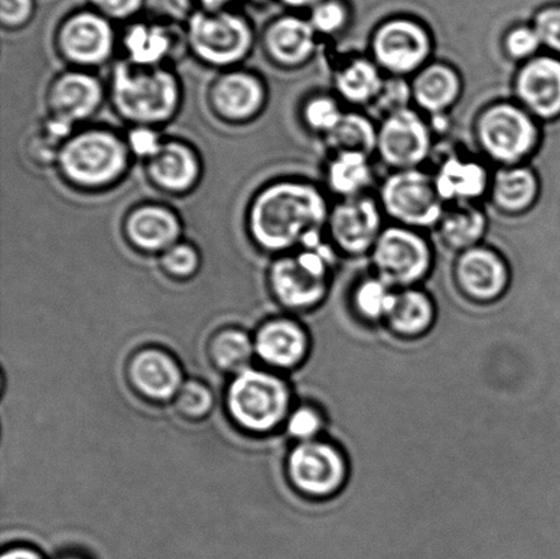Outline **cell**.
<instances>
[{"label":"cell","instance_id":"6da1fadb","mask_svg":"<svg viewBox=\"0 0 560 559\" xmlns=\"http://www.w3.org/2000/svg\"><path fill=\"white\" fill-rule=\"evenodd\" d=\"M320 186L306 179L283 178L261 186L246 210V232L265 254L280 256L326 243L331 211Z\"/></svg>","mask_w":560,"mask_h":559},{"label":"cell","instance_id":"7a4b0ae2","mask_svg":"<svg viewBox=\"0 0 560 559\" xmlns=\"http://www.w3.org/2000/svg\"><path fill=\"white\" fill-rule=\"evenodd\" d=\"M108 102L126 124L159 129L177 117L184 102V88L173 66L144 68L114 63L107 82Z\"/></svg>","mask_w":560,"mask_h":559},{"label":"cell","instance_id":"3957f363","mask_svg":"<svg viewBox=\"0 0 560 559\" xmlns=\"http://www.w3.org/2000/svg\"><path fill=\"white\" fill-rule=\"evenodd\" d=\"M133 159L126 136L104 126H84L66 140L54 167L70 188L96 194L122 183Z\"/></svg>","mask_w":560,"mask_h":559},{"label":"cell","instance_id":"277c9868","mask_svg":"<svg viewBox=\"0 0 560 559\" xmlns=\"http://www.w3.org/2000/svg\"><path fill=\"white\" fill-rule=\"evenodd\" d=\"M474 136L477 147L498 167L528 164L539 151L541 123L514 101L488 104L477 114Z\"/></svg>","mask_w":560,"mask_h":559},{"label":"cell","instance_id":"5b68a950","mask_svg":"<svg viewBox=\"0 0 560 559\" xmlns=\"http://www.w3.org/2000/svg\"><path fill=\"white\" fill-rule=\"evenodd\" d=\"M335 255L337 252L326 241L316 248L276 256L268 268L273 298L290 310H307L320 303L331 283Z\"/></svg>","mask_w":560,"mask_h":559},{"label":"cell","instance_id":"8992f818","mask_svg":"<svg viewBox=\"0 0 560 559\" xmlns=\"http://www.w3.org/2000/svg\"><path fill=\"white\" fill-rule=\"evenodd\" d=\"M188 53L208 68H240L255 48V32L248 21L230 11H197L186 25Z\"/></svg>","mask_w":560,"mask_h":559},{"label":"cell","instance_id":"52a82bcc","mask_svg":"<svg viewBox=\"0 0 560 559\" xmlns=\"http://www.w3.org/2000/svg\"><path fill=\"white\" fill-rule=\"evenodd\" d=\"M370 49V57L384 74L410 80L432 62L435 38L422 20L389 16L373 30Z\"/></svg>","mask_w":560,"mask_h":559},{"label":"cell","instance_id":"ba28073f","mask_svg":"<svg viewBox=\"0 0 560 559\" xmlns=\"http://www.w3.org/2000/svg\"><path fill=\"white\" fill-rule=\"evenodd\" d=\"M378 201L393 224L420 230H435L446 211L438 194L435 179L424 168L398 170L384 178Z\"/></svg>","mask_w":560,"mask_h":559},{"label":"cell","instance_id":"9c48e42d","mask_svg":"<svg viewBox=\"0 0 560 559\" xmlns=\"http://www.w3.org/2000/svg\"><path fill=\"white\" fill-rule=\"evenodd\" d=\"M368 257L373 273L399 290L416 288L428 277L435 261V252L425 232L389 224Z\"/></svg>","mask_w":560,"mask_h":559},{"label":"cell","instance_id":"30bf717a","mask_svg":"<svg viewBox=\"0 0 560 559\" xmlns=\"http://www.w3.org/2000/svg\"><path fill=\"white\" fill-rule=\"evenodd\" d=\"M290 393L280 377L249 369L235 375L228 392L233 420L252 432H268L288 416Z\"/></svg>","mask_w":560,"mask_h":559},{"label":"cell","instance_id":"8fae6325","mask_svg":"<svg viewBox=\"0 0 560 559\" xmlns=\"http://www.w3.org/2000/svg\"><path fill=\"white\" fill-rule=\"evenodd\" d=\"M377 196L364 195L335 202L329 211L326 237L337 255L370 256L373 246L386 229Z\"/></svg>","mask_w":560,"mask_h":559},{"label":"cell","instance_id":"7c38bea8","mask_svg":"<svg viewBox=\"0 0 560 559\" xmlns=\"http://www.w3.org/2000/svg\"><path fill=\"white\" fill-rule=\"evenodd\" d=\"M55 48L68 68L95 71L112 62L117 36L106 16L97 11H81L59 26Z\"/></svg>","mask_w":560,"mask_h":559},{"label":"cell","instance_id":"4fadbf2b","mask_svg":"<svg viewBox=\"0 0 560 559\" xmlns=\"http://www.w3.org/2000/svg\"><path fill=\"white\" fill-rule=\"evenodd\" d=\"M432 151L433 129L419 109L405 108L378 123L375 155L392 172L422 168Z\"/></svg>","mask_w":560,"mask_h":559},{"label":"cell","instance_id":"5bb4252c","mask_svg":"<svg viewBox=\"0 0 560 559\" xmlns=\"http://www.w3.org/2000/svg\"><path fill=\"white\" fill-rule=\"evenodd\" d=\"M108 101L107 84L95 71L68 68L49 82L44 96L47 117L79 129Z\"/></svg>","mask_w":560,"mask_h":559},{"label":"cell","instance_id":"9a60e30c","mask_svg":"<svg viewBox=\"0 0 560 559\" xmlns=\"http://www.w3.org/2000/svg\"><path fill=\"white\" fill-rule=\"evenodd\" d=\"M268 86L260 74L243 68L223 70L208 86L211 113L229 125H248L260 117L268 104Z\"/></svg>","mask_w":560,"mask_h":559},{"label":"cell","instance_id":"2e32d148","mask_svg":"<svg viewBox=\"0 0 560 559\" xmlns=\"http://www.w3.org/2000/svg\"><path fill=\"white\" fill-rule=\"evenodd\" d=\"M513 95L539 123L560 119V57L541 53L520 65L513 80Z\"/></svg>","mask_w":560,"mask_h":559},{"label":"cell","instance_id":"e0dca14e","mask_svg":"<svg viewBox=\"0 0 560 559\" xmlns=\"http://www.w3.org/2000/svg\"><path fill=\"white\" fill-rule=\"evenodd\" d=\"M122 235L131 249L158 257L184 238L179 213L162 202H141L122 219Z\"/></svg>","mask_w":560,"mask_h":559},{"label":"cell","instance_id":"ac0fdd59","mask_svg":"<svg viewBox=\"0 0 560 559\" xmlns=\"http://www.w3.org/2000/svg\"><path fill=\"white\" fill-rule=\"evenodd\" d=\"M147 179L162 194L186 196L200 185L202 161L188 141L164 137L155 155L144 162Z\"/></svg>","mask_w":560,"mask_h":559},{"label":"cell","instance_id":"d6986e66","mask_svg":"<svg viewBox=\"0 0 560 559\" xmlns=\"http://www.w3.org/2000/svg\"><path fill=\"white\" fill-rule=\"evenodd\" d=\"M293 485L305 494L329 496L343 484L346 468L337 449L326 443L301 442L288 463Z\"/></svg>","mask_w":560,"mask_h":559},{"label":"cell","instance_id":"ffe728a7","mask_svg":"<svg viewBox=\"0 0 560 559\" xmlns=\"http://www.w3.org/2000/svg\"><path fill=\"white\" fill-rule=\"evenodd\" d=\"M454 277L459 289L470 299L492 301L506 292L510 268L497 249L479 245L458 254Z\"/></svg>","mask_w":560,"mask_h":559},{"label":"cell","instance_id":"44dd1931","mask_svg":"<svg viewBox=\"0 0 560 559\" xmlns=\"http://www.w3.org/2000/svg\"><path fill=\"white\" fill-rule=\"evenodd\" d=\"M444 205L470 206L490 195L492 173L479 159L448 153L432 173Z\"/></svg>","mask_w":560,"mask_h":559},{"label":"cell","instance_id":"7402d4cb","mask_svg":"<svg viewBox=\"0 0 560 559\" xmlns=\"http://www.w3.org/2000/svg\"><path fill=\"white\" fill-rule=\"evenodd\" d=\"M125 60L144 68L173 66L188 51L186 32L156 22H136L122 36Z\"/></svg>","mask_w":560,"mask_h":559},{"label":"cell","instance_id":"603a6c76","mask_svg":"<svg viewBox=\"0 0 560 559\" xmlns=\"http://www.w3.org/2000/svg\"><path fill=\"white\" fill-rule=\"evenodd\" d=\"M318 35L310 20L295 15L273 20L262 33V51L272 66L283 70L304 68L317 53Z\"/></svg>","mask_w":560,"mask_h":559},{"label":"cell","instance_id":"cb8c5ba5","mask_svg":"<svg viewBox=\"0 0 560 559\" xmlns=\"http://www.w3.org/2000/svg\"><path fill=\"white\" fill-rule=\"evenodd\" d=\"M410 86L413 107L431 118L446 117L464 92L459 71L450 63L435 60L411 77Z\"/></svg>","mask_w":560,"mask_h":559},{"label":"cell","instance_id":"d4e9b609","mask_svg":"<svg viewBox=\"0 0 560 559\" xmlns=\"http://www.w3.org/2000/svg\"><path fill=\"white\" fill-rule=\"evenodd\" d=\"M128 376L141 396L161 403L177 397L185 383L177 361L161 349L136 353L130 360Z\"/></svg>","mask_w":560,"mask_h":559},{"label":"cell","instance_id":"484cf974","mask_svg":"<svg viewBox=\"0 0 560 559\" xmlns=\"http://www.w3.org/2000/svg\"><path fill=\"white\" fill-rule=\"evenodd\" d=\"M539 174L529 164L498 167L492 173L490 200L495 210L508 217H521L534 210L540 199Z\"/></svg>","mask_w":560,"mask_h":559},{"label":"cell","instance_id":"4316f807","mask_svg":"<svg viewBox=\"0 0 560 559\" xmlns=\"http://www.w3.org/2000/svg\"><path fill=\"white\" fill-rule=\"evenodd\" d=\"M255 352L267 364L291 369L300 364L307 352V337L296 323L277 319L266 323L256 334Z\"/></svg>","mask_w":560,"mask_h":559},{"label":"cell","instance_id":"83f0119b","mask_svg":"<svg viewBox=\"0 0 560 559\" xmlns=\"http://www.w3.org/2000/svg\"><path fill=\"white\" fill-rule=\"evenodd\" d=\"M386 79L371 57H355L335 71V96L354 109H368L382 92Z\"/></svg>","mask_w":560,"mask_h":559},{"label":"cell","instance_id":"f1b7e54d","mask_svg":"<svg viewBox=\"0 0 560 559\" xmlns=\"http://www.w3.org/2000/svg\"><path fill=\"white\" fill-rule=\"evenodd\" d=\"M326 188L339 200L370 195L376 175L372 156L361 152H332L324 170Z\"/></svg>","mask_w":560,"mask_h":559},{"label":"cell","instance_id":"f546056e","mask_svg":"<svg viewBox=\"0 0 560 559\" xmlns=\"http://www.w3.org/2000/svg\"><path fill=\"white\" fill-rule=\"evenodd\" d=\"M488 228L490 222L480 205L450 206L444 211L435 232L447 249L460 254L482 245Z\"/></svg>","mask_w":560,"mask_h":559},{"label":"cell","instance_id":"4dcf8cb0","mask_svg":"<svg viewBox=\"0 0 560 559\" xmlns=\"http://www.w3.org/2000/svg\"><path fill=\"white\" fill-rule=\"evenodd\" d=\"M377 128L378 124L370 114L353 108L343 114L324 142L329 153L348 151L372 156L376 153Z\"/></svg>","mask_w":560,"mask_h":559},{"label":"cell","instance_id":"1f68e13d","mask_svg":"<svg viewBox=\"0 0 560 559\" xmlns=\"http://www.w3.org/2000/svg\"><path fill=\"white\" fill-rule=\"evenodd\" d=\"M386 319L398 333L410 336L424 331L433 321L432 301L420 289H399Z\"/></svg>","mask_w":560,"mask_h":559},{"label":"cell","instance_id":"d6a6232c","mask_svg":"<svg viewBox=\"0 0 560 559\" xmlns=\"http://www.w3.org/2000/svg\"><path fill=\"white\" fill-rule=\"evenodd\" d=\"M255 352V343L248 334L237 328H226L219 331L210 343V358L219 370L240 374L249 369L252 354Z\"/></svg>","mask_w":560,"mask_h":559},{"label":"cell","instance_id":"836d02e7","mask_svg":"<svg viewBox=\"0 0 560 559\" xmlns=\"http://www.w3.org/2000/svg\"><path fill=\"white\" fill-rule=\"evenodd\" d=\"M77 129L51 117L43 118L26 142L27 155L38 166H55L60 148Z\"/></svg>","mask_w":560,"mask_h":559},{"label":"cell","instance_id":"e575fe53","mask_svg":"<svg viewBox=\"0 0 560 559\" xmlns=\"http://www.w3.org/2000/svg\"><path fill=\"white\" fill-rule=\"evenodd\" d=\"M345 113L337 96L317 93L302 103L301 119L307 131L320 136L324 140L337 128Z\"/></svg>","mask_w":560,"mask_h":559},{"label":"cell","instance_id":"d590c367","mask_svg":"<svg viewBox=\"0 0 560 559\" xmlns=\"http://www.w3.org/2000/svg\"><path fill=\"white\" fill-rule=\"evenodd\" d=\"M397 289L389 287L373 273L361 281L354 293V304L360 314L368 319L387 317L392 311Z\"/></svg>","mask_w":560,"mask_h":559},{"label":"cell","instance_id":"8d00e7d4","mask_svg":"<svg viewBox=\"0 0 560 559\" xmlns=\"http://www.w3.org/2000/svg\"><path fill=\"white\" fill-rule=\"evenodd\" d=\"M413 107L411 98L410 80L399 79V77H387L383 90L378 93L375 102L365 112L371 115L376 123L389 117L405 108Z\"/></svg>","mask_w":560,"mask_h":559},{"label":"cell","instance_id":"74e56055","mask_svg":"<svg viewBox=\"0 0 560 559\" xmlns=\"http://www.w3.org/2000/svg\"><path fill=\"white\" fill-rule=\"evenodd\" d=\"M310 22L318 36H339L350 26V4L346 0H323L311 10Z\"/></svg>","mask_w":560,"mask_h":559},{"label":"cell","instance_id":"f35d334b","mask_svg":"<svg viewBox=\"0 0 560 559\" xmlns=\"http://www.w3.org/2000/svg\"><path fill=\"white\" fill-rule=\"evenodd\" d=\"M502 49L513 62L523 65L541 54L542 44L534 25L520 22L504 32Z\"/></svg>","mask_w":560,"mask_h":559},{"label":"cell","instance_id":"ab89813d","mask_svg":"<svg viewBox=\"0 0 560 559\" xmlns=\"http://www.w3.org/2000/svg\"><path fill=\"white\" fill-rule=\"evenodd\" d=\"M159 266L166 276L175 279H189L199 272L201 267L200 251L188 241H179L158 257Z\"/></svg>","mask_w":560,"mask_h":559},{"label":"cell","instance_id":"60d3db41","mask_svg":"<svg viewBox=\"0 0 560 559\" xmlns=\"http://www.w3.org/2000/svg\"><path fill=\"white\" fill-rule=\"evenodd\" d=\"M212 407L213 396L210 388L197 381L185 382L175 397V408L185 418H206Z\"/></svg>","mask_w":560,"mask_h":559},{"label":"cell","instance_id":"b9f144b4","mask_svg":"<svg viewBox=\"0 0 560 559\" xmlns=\"http://www.w3.org/2000/svg\"><path fill=\"white\" fill-rule=\"evenodd\" d=\"M542 48L560 57V3L542 5L532 19Z\"/></svg>","mask_w":560,"mask_h":559},{"label":"cell","instance_id":"7bdbcfd3","mask_svg":"<svg viewBox=\"0 0 560 559\" xmlns=\"http://www.w3.org/2000/svg\"><path fill=\"white\" fill-rule=\"evenodd\" d=\"M128 145L135 159H140L142 163L151 159L161 148L164 137L161 131L155 128H147V126H135L129 133L126 135Z\"/></svg>","mask_w":560,"mask_h":559},{"label":"cell","instance_id":"ee69618b","mask_svg":"<svg viewBox=\"0 0 560 559\" xmlns=\"http://www.w3.org/2000/svg\"><path fill=\"white\" fill-rule=\"evenodd\" d=\"M320 429V416L315 410L306 407L296 409L288 421L289 434L301 442L312 441Z\"/></svg>","mask_w":560,"mask_h":559},{"label":"cell","instance_id":"f6af8a7d","mask_svg":"<svg viewBox=\"0 0 560 559\" xmlns=\"http://www.w3.org/2000/svg\"><path fill=\"white\" fill-rule=\"evenodd\" d=\"M33 14V0H0V20L9 30L24 26Z\"/></svg>","mask_w":560,"mask_h":559},{"label":"cell","instance_id":"bcb514c9","mask_svg":"<svg viewBox=\"0 0 560 559\" xmlns=\"http://www.w3.org/2000/svg\"><path fill=\"white\" fill-rule=\"evenodd\" d=\"M98 14L107 20H129L139 13L142 0H92Z\"/></svg>","mask_w":560,"mask_h":559},{"label":"cell","instance_id":"7dc6e473","mask_svg":"<svg viewBox=\"0 0 560 559\" xmlns=\"http://www.w3.org/2000/svg\"><path fill=\"white\" fill-rule=\"evenodd\" d=\"M0 559H44V557L37 550L31 549V547L16 546L4 550Z\"/></svg>","mask_w":560,"mask_h":559},{"label":"cell","instance_id":"c3c4849f","mask_svg":"<svg viewBox=\"0 0 560 559\" xmlns=\"http://www.w3.org/2000/svg\"><path fill=\"white\" fill-rule=\"evenodd\" d=\"M197 2L201 4L202 11H221L232 0H197Z\"/></svg>","mask_w":560,"mask_h":559},{"label":"cell","instance_id":"681fc988","mask_svg":"<svg viewBox=\"0 0 560 559\" xmlns=\"http://www.w3.org/2000/svg\"><path fill=\"white\" fill-rule=\"evenodd\" d=\"M282 2L288 4L289 8L312 10L315 5L323 2V0H282Z\"/></svg>","mask_w":560,"mask_h":559},{"label":"cell","instance_id":"f907efd6","mask_svg":"<svg viewBox=\"0 0 560 559\" xmlns=\"http://www.w3.org/2000/svg\"><path fill=\"white\" fill-rule=\"evenodd\" d=\"M65 559H84V558H79V557H68V558H65Z\"/></svg>","mask_w":560,"mask_h":559}]
</instances>
